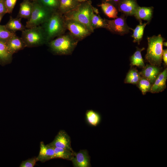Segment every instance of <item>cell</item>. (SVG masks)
I'll list each match as a JSON object with an SVG mask.
<instances>
[{
  "label": "cell",
  "mask_w": 167,
  "mask_h": 167,
  "mask_svg": "<svg viewBox=\"0 0 167 167\" xmlns=\"http://www.w3.org/2000/svg\"><path fill=\"white\" fill-rule=\"evenodd\" d=\"M41 26L47 43L64 34L66 30L63 15L58 11L53 12L48 19Z\"/></svg>",
  "instance_id": "6da1fadb"
},
{
  "label": "cell",
  "mask_w": 167,
  "mask_h": 167,
  "mask_svg": "<svg viewBox=\"0 0 167 167\" xmlns=\"http://www.w3.org/2000/svg\"><path fill=\"white\" fill-rule=\"evenodd\" d=\"M79 41L69 32L55 38L47 43L51 50L59 55H68L72 54Z\"/></svg>",
  "instance_id": "7a4b0ae2"
},
{
  "label": "cell",
  "mask_w": 167,
  "mask_h": 167,
  "mask_svg": "<svg viewBox=\"0 0 167 167\" xmlns=\"http://www.w3.org/2000/svg\"><path fill=\"white\" fill-rule=\"evenodd\" d=\"M92 6L91 1L88 0L81 2L75 9L63 15L65 19L75 20L84 24L92 33L94 30L91 25L90 17Z\"/></svg>",
  "instance_id": "3957f363"
},
{
  "label": "cell",
  "mask_w": 167,
  "mask_h": 167,
  "mask_svg": "<svg viewBox=\"0 0 167 167\" xmlns=\"http://www.w3.org/2000/svg\"><path fill=\"white\" fill-rule=\"evenodd\" d=\"M147 40L148 47L145 59L150 64L160 66L162 62L164 38L159 34L148 37Z\"/></svg>",
  "instance_id": "277c9868"
},
{
  "label": "cell",
  "mask_w": 167,
  "mask_h": 167,
  "mask_svg": "<svg viewBox=\"0 0 167 167\" xmlns=\"http://www.w3.org/2000/svg\"><path fill=\"white\" fill-rule=\"evenodd\" d=\"M32 2V12L30 18L26 22L25 26L26 28L41 25L48 19L53 13L36 0L33 1Z\"/></svg>",
  "instance_id": "5b68a950"
},
{
  "label": "cell",
  "mask_w": 167,
  "mask_h": 167,
  "mask_svg": "<svg viewBox=\"0 0 167 167\" xmlns=\"http://www.w3.org/2000/svg\"><path fill=\"white\" fill-rule=\"evenodd\" d=\"M21 38L26 47H34L47 43L41 25L22 31Z\"/></svg>",
  "instance_id": "8992f818"
},
{
  "label": "cell",
  "mask_w": 167,
  "mask_h": 167,
  "mask_svg": "<svg viewBox=\"0 0 167 167\" xmlns=\"http://www.w3.org/2000/svg\"><path fill=\"white\" fill-rule=\"evenodd\" d=\"M65 19L66 30L79 41H81L92 34V32L84 24L71 19Z\"/></svg>",
  "instance_id": "52a82bcc"
},
{
  "label": "cell",
  "mask_w": 167,
  "mask_h": 167,
  "mask_svg": "<svg viewBox=\"0 0 167 167\" xmlns=\"http://www.w3.org/2000/svg\"><path fill=\"white\" fill-rule=\"evenodd\" d=\"M125 15H122L120 17L112 20L106 19L107 23L106 29L111 32L120 35L128 33L130 30H133L127 25Z\"/></svg>",
  "instance_id": "ba28073f"
},
{
  "label": "cell",
  "mask_w": 167,
  "mask_h": 167,
  "mask_svg": "<svg viewBox=\"0 0 167 167\" xmlns=\"http://www.w3.org/2000/svg\"><path fill=\"white\" fill-rule=\"evenodd\" d=\"M70 138L66 132L61 130L58 132L54 140L48 144L51 146L64 148L73 151L71 146Z\"/></svg>",
  "instance_id": "9c48e42d"
},
{
  "label": "cell",
  "mask_w": 167,
  "mask_h": 167,
  "mask_svg": "<svg viewBox=\"0 0 167 167\" xmlns=\"http://www.w3.org/2000/svg\"><path fill=\"white\" fill-rule=\"evenodd\" d=\"M139 6L136 0H121L117 9L126 16H132Z\"/></svg>",
  "instance_id": "30bf717a"
},
{
  "label": "cell",
  "mask_w": 167,
  "mask_h": 167,
  "mask_svg": "<svg viewBox=\"0 0 167 167\" xmlns=\"http://www.w3.org/2000/svg\"><path fill=\"white\" fill-rule=\"evenodd\" d=\"M71 161L75 167H89L91 166L90 157L86 150H80L77 153L75 152L74 156Z\"/></svg>",
  "instance_id": "8fae6325"
},
{
  "label": "cell",
  "mask_w": 167,
  "mask_h": 167,
  "mask_svg": "<svg viewBox=\"0 0 167 167\" xmlns=\"http://www.w3.org/2000/svg\"><path fill=\"white\" fill-rule=\"evenodd\" d=\"M5 43L8 50L12 54L26 47L21 38L16 34L8 40Z\"/></svg>",
  "instance_id": "7c38bea8"
},
{
  "label": "cell",
  "mask_w": 167,
  "mask_h": 167,
  "mask_svg": "<svg viewBox=\"0 0 167 167\" xmlns=\"http://www.w3.org/2000/svg\"><path fill=\"white\" fill-rule=\"evenodd\" d=\"M167 78V69L165 68L159 75L154 83L152 84L150 92L152 93L161 92L165 88Z\"/></svg>",
  "instance_id": "4fadbf2b"
},
{
  "label": "cell",
  "mask_w": 167,
  "mask_h": 167,
  "mask_svg": "<svg viewBox=\"0 0 167 167\" xmlns=\"http://www.w3.org/2000/svg\"><path fill=\"white\" fill-rule=\"evenodd\" d=\"M161 73L158 66L147 64L140 72L141 76L148 80L152 84Z\"/></svg>",
  "instance_id": "5bb4252c"
},
{
  "label": "cell",
  "mask_w": 167,
  "mask_h": 167,
  "mask_svg": "<svg viewBox=\"0 0 167 167\" xmlns=\"http://www.w3.org/2000/svg\"><path fill=\"white\" fill-rule=\"evenodd\" d=\"M54 147L49 144L45 145L41 141L40 143L39 154L36 158L38 161L44 162L50 159H54Z\"/></svg>",
  "instance_id": "9a60e30c"
},
{
  "label": "cell",
  "mask_w": 167,
  "mask_h": 167,
  "mask_svg": "<svg viewBox=\"0 0 167 167\" xmlns=\"http://www.w3.org/2000/svg\"><path fill=\"white\" fill-rule=\"evenodd\" d=\"M58 11L62 15L75 9L80 3L77 0H59Z\"/></svg>",
  "instance_id": "2e32d148"
},
{
  "label": "cell",
  "mask_w": 167,
  "mask_h": 167,
  "mask_svg": "<svg viewBox=\"0 0 167 167\" xmlns=\"http://www.w3.org/2000/svg\"><path fill=\"white\" fill-rule=\"evenodd\" d=\"M153 7H140L137 8L133 15L135 18L142 22L141 20H144L149 22L151 19L153 14Z\"/></svg>",
  "instance_id": "e0dca14e"
},
{
  "label": "cell",
  "mask_w": 167,
  "mask_h": 167,
  "mask_svg": "<svg viewBox=\"0 0 167 167\" xmlns=\"http://www.w3.org/2000/svg\"><path fill=\"white\" fill-rule=\"evenodd\" d=\"M32 9V2L29 0H24L20 4L17 17L28 19L31 15Z\"/></svg>",
  "instance_id": "ac0fdd59"
},
{
  "label": "cell",
  "mask_w": 167,
  "mask_h": 167,
  "mask_svg": "<svg viewBox=\"0 0 167 167\" xmlns=\"http://www.w3.org/2000/svg\"><path fill=\"white\" fill-rule=\"evenodd\" d=\"M21 19L17 17L13 18L11 17L10 18L5 25L7 28L10 31L15 33L19 31H22L25 29V27L21 22Z\"/></svg>",
  "instance_id": "d6986e66"
},
{
  "label": "cell",
  "mask_w": 167,
  "mask_h": 167,
  "mask_svg": "<svg viewBox=\"0 0 167 167\" xmlns=\"http://www.w3.org/2000/svg\"><path fill=\"white\" fill-rule=\"evenodd\" d=\"M90 23L92 28L95 29L104 28L106 29L107 23L105 19L101 18L99 15L95 14L93 11L90 17Z\"/></svg>",
  "instance_id": "ffe728a7"
},
{
  "label": "cell",
  "mask_w": 167,
  "mask_h": 167,
  "mask_svg": "<svg viewBox=\"0 0 167 167\" xmlns=\"http://www.w3.org/2000/svg\"><path fill=\"white\" fill-rule=\"evenodd\" d=\"M54 147V158H60L71 161L74 156L75 152L67 149Z\"/></svg>",
  "instance_id": "44dd1931"
},
{
  "label": "cell",
  "mask_w": 167,
  "mask_h": 167,
  "mask_svg": "<svg viewBox=\"0 0 167 167\" xmlns=\"http://www.w3.org/2000/svg\"><path fill=\"white\" fill-rule=\"evenodd\" d=\"M86 121L90 125L96 126L101 122V118L97 112L92 109L87 111L86 113Z\"/></svg>",
  "instance_id": "7402d4cb"
},
{
  "label": "cell",
  "mask_w": 167,
  "mask_h": 167,
  "mask_svg": "<svg viewBox=\"0 0 167 167\" xmlns=\"http://www.w3.org/2000/svg\"><path fill=\"white\" fill-rule=\"evenodd\" d=\"M144 49V48L140 49L137 47L136 50L130 58L131 66H136L142 68L145 66L141 54V51Z\"/></svg>",
  "instance_id": "603a6c76"
},
{
  "label": "cell",
  "mask_w": 167,
  "mask_h": 167,
  "mask_svg": "<svg viewBox=\"0 0 167 167\" xmlns=\"http://www.w3.org/2000/svg\"><path fill=\"white\" fill-rule=\"evenodd\" d=\"M98 6L101 7L104 13L109 18H116L118 17V11L112 4L102 2L101 4Z\"/></svg>",
  "instance_id": "cb8c5ba5"
},
{
  "label": "cell",
  "mask_w": 167,
  "mask_h": 167,
  "mask_svg": "<svg viewBox=\"0 0 167 167\" xmlns=\"http://www.w3.org/2000/svg\"><path fill=\"white\" fill-rule=\"evenodd\" d=\"M148 23V22L144 23L140 22L139 24L133 30V33L131 36L133 38L134 42H137L138 44H139L142 39L145 27Z\"/></svg>",
  "instance_id": "d4e9b609"
},
{
  "label": "cell",
  "mask_w": 167,
  "mask_h": 167,
  "mask_svg": "<svg viewBox=\"0 0 167 167\" xmlns=\"http://www.w3.org/2000/svg\"><path fill=\"white\" fill-rule=\"evenodd\" d=\"M141 77L140 72L135 69H131L127 73L125 79V83L137 84Z\"/></svg>",
  "instance_id": "484cf974"
},
{
  "label": "cell",
  "mask_w": 167,
  "mask_h": 167,
  "mask_svg": "<svg viewBox=\"0 0 167 167\" xmlns=\"http://www.w3.org/2000/svg\"><path fill=\"white\" fill-rule=\"evenodd\" d=\"M12 54L8 50L5 42L0 40V61L6 62L11 60Z\"/></svg>",
  "instance_id": "4316f807"
},
{
  "label": "cell",
  "mask_w": 167,
  "mask_h": 167,
  "mask_svg": "<svg viewBox=\"0 0 167 167\" xmlns=\"http://www.w3.org/2000/svg\"><path fill=\"white\" fill-rule=\"evenodd\" d=\"M43 6L52 12L58 11L59 0H36Z\"/></svg>",
  "instance_id": "83f0119b"
},
{
  "label": "cell",
  "mask_w": 167,
  "mask_h": 167,
  "mask_svg": "<svg viewBox=\"0 0 167 167\" xmlns=\"http://www.w3.org/2000/svg\"><path fill=\"white\" fill-rule=\"evenodd\" d=\"M137 86L143 95L150 91L152 84L145 78L141 76L137 84Z\"/></svg>",
  "instance_id": "f1b7e54d"
},
{
  "label": "cell",
  "mask_w": 167,
  "mask_h": 167,
  "mask_svg": "<svg viewBox=\"0 0 167 167\" xmlns=\"http://www.w3.org/2000/svg\"><path fill=\"white\" fill-rule=\"evenodd\" d=\"M15 34V33L9 31L5 25H0V40L5 42Z\"/></svg>",
  "instance_id": "f546056e"
},
{
  "label": "cell",
  "mask_w": 167,
  "mask_h": 167,
  "mask_svg": "<svg viewBox=\"0 0 167 167\" xmlns=\"http://www.w3.org/2000/svg\"><path fill=\"white\" fill-rule=\"evenodd\" d=\"M38 161L36 157L28 159L25 161H23L21 163L20 167H33L35 165L37 161Z\"/></svg>",
  "instance_id": "4dcf8cb0"
},
{
  "label": "cell",
  "mask_w": 167,
  "mask_h": 167,
  "mask_svg": "<svg viewBox=\"0 0 167 167\" xmlns=\"http://www.w3.org/2000/svg\"><path fill=\"white\" fill-rule=\"evenodd\" d=\"M17 0H4L5 5L8 13H11L16 4Z\"/></svg>",
  "instance_id": "1f68e13d"
},
{
  "label": "cell",
  "mask_w": 167,
  "mask_h": 167,
  "mask_svg": "<svg viewBox=\"0 0 167 167\" xmlns=\"http://www.w3.org/2000/svg\"><path fill=\"white\" fill-rule=\"evenodd\" d=\"M121 0H101L102 2H106L112 4L116 9Z\"/></svg>",
  "instance_id": "d6a6232c"
},
{
  "label": "cell",
  "mask_w": 167,
  "mask_h": 167,
  "mask_svg": "<svg viewBox=\"0 0 167 167\" xmlns=\"http://www.w3.org/2000/svg\"><path fill=\"white\" fill-rule=\"evenodd\" d=\"M7 13L5 5L4 0L0 1V14L4 15Z\"/></svg>",
  "instance_id": "836d02e7"
},
{
  "label": "cell",
  "mask_w": 167,
  "mask_h": 167,
  "mask_svg": "<svg viewBox=\"0 0 167 167\" xmlns=\"http://www.w3.org/2000/svg\"><path fill=\"white\" fill-rule=\"evenodd\" d=\"M162 59H163L164 63L166 65L167 64V49L163 50Z\"/></svg>",
  "instance_id": "e575fe53"
},
{
  "label": "cell",
  "mask_w": 167,
  "mask_h": 167,
  "mask_svg": "<svg viewBox=\"0 0 167 167\" xmlns=\"http://www.w3.org/2000/svg\"><path fill=\"white\" fill-rule=\"evenodd\" d=\"M92 9L94 13L96 14H98L99 13L98 11L96 8L92 6Z\"/></svg>",
  "instance_id": "d590c367"
},
{
  "label": "cell",
  "mask_w": 167,
  "mask_h": 167,
  "mask_svg": "<svg viewBox=\"0 0 167 167\" xmlns=\"http://www.w3.org/2000/svg\"><path fill=\"white\" fill-rule=\"evenodd\" d=\"M77 1H78L79 2H85L88 0H77Z\"/></svg>",
  "instance_id": "8d00e7d4"
},
{
  "label": "cell",
  "mask_w": 167,
  "mask_h": 167,
  "mask_svg": "<svg viewBox=\"0 0 167 167\" xmlns=\"http://www.w3.org/2000/svg\"><path fill=\"white\" fill-rule=\"evenodd\" d=\"M4 15L0 14V22L1 21L2 19V17Z\"/></svg>",
  "instance_id": "74e56055"
},
{
  "label": "cell",
  "mask_w": 167,
  "mask_h": 167,
  "mask_svg": "<svg viewBox=\"0 0 167 167\" xmlns=\"http://www.w3.org/2000/svg\"><path fill=\"white\" fill-rule=\"evenodd\" d=\"M163 45L165 46H167V42H164L163 43Z\"/></svg>",
  "instance_id": "f35d334b"
},
{
  "label": "cell",
  "mask_w": 167,
  "mask_h": 167,
  "mask_svg": "<svg viewBox=\"0 0 167 167\" xmlns=\"http://www.w3.org/2000/svg\"><path fill=\"white\" fill-rule=\"evenodd\" d=\"M30 0H30H31V1H34V0Z\"/></svg>",
  "instance_id": "ab89813d"
},
{
  "label": "cell",
  "mask_w": 167,
  "mask_h": 167,
  "mask_svg": "<svg viewBox=\"0 0 167 167\" xmlns=\"http://www.w3.org/2000/svg\"><path fill=\"white\" fill-rule=\"evenodd\" d=\"M2 0H0V1H2Z\"/></svg>",
  "instance_id": "60d3db41"
}]
</instances>
